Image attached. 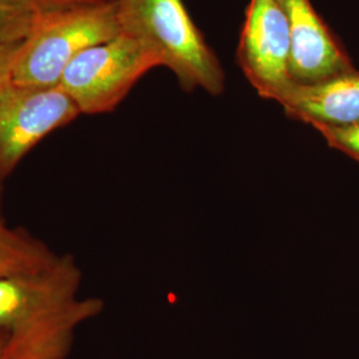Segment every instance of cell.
I'll return each mask as SVG.
<instances>
[{
    "mask_svg": "<svg viewBox=\"0 0 359 359\" xmlns=\"http://www.w3.org/2000/svg\"><path fill=\"white\" fill-rule=\"evenodd\" d=\"M81 270L72 255L0 280L4 359H67L77 327L102 313L100 298H81Z\"/></svg>",
    "mask_w": 359,
    "mask_h": 359,
    "instance_id": "1",
    "label": "cell"
},
{
    "mask_svg": "<svg viewBox=\"0 0 359 359\" xmlns=\"http://www.w3.org/2000/svg\"><path fill=\"white\" fill-rule=\"evenodd\" d=\"M121 34L137 40L167 67L187 92L218 96L225 72L182 0H115Z\"/></svg>",
    "mask_w": 359,
    "mask_h": 359,
    "instance_id": "2",
    "label": "cell"
},
{
    "mask_svg": "<svg viewBox=\"0 0 359 359\" xmlns=\"http://www.w3.org/2000/svg\"><path fill=\"white\" fill-rule=\"evenodd\" d=\"M115 1L39 15L15 62L13 84L59 87L81 52L120 35Z\"/></svg>",
    "mask_w": 359,
    "mask_h": 359,
    "instance_id": "3",
    "label": "cell"
},
{
    "mask_svg": "<svg viewBox=\"0 0 359 359\" xmlns=\"http://www.w3.org/2000/svg\"><path fill=\"white\" fill-rule=\"evenodd\" d=\"M158 59L124 34L81 52L67 67L59 87L84 115L112 112Z\"/></svg>",
    "mask_w": 359,
    "mask_h": 359,
    "instance_id": "4",
    "label": "cell"
},
{
    "mask_svg": "<svg viewBox=\"0 0 359 359\" xmlns=\"http://www.w3.org/2000/svg\"><path fill=\"white\" fill-rule=\"evenodd\" d=\"M80 115L60 87L8 84L0 90V182L39 142Z\"/></svg>",
    "mask_w": 359,
    "mask_h": 359,
    "instance_id": "5",
    "label": "cell"
},
{
    "mask_svg": "<svg viewBox=\"0 0 359 359\" xmlns=\"http://www.w3.org/2000/svg\"><path fill=\"white\" fill-rule=\"evenodd\" d=\"M237 62L257 93L274 100L290 75V31L280 0H250L237 48Z\"/></svg>",
    "mask_w": 359,
    "mask_h": 359,
    "instance_id": "6",
    "label": "cell"
},
{
    "mask_svg": "<svg viewBox=\"0 0 359 359\" xmlns=\"http://www.w3.org/2000/svg\"><path fill=\"white\" fill-rule=\"evenodd\" d=\"M290 31V75L310 84L355 69L310 0H280Z\"/></svg>",
    "mask_w": 359,
    "mask_h": 359,
    "instance_id": "7",
    "label": "cell"
},
{
    "mask_svg": "<svg viewBox=\"0 0 359 359\" xmlns=\"http://www.w3.org/2000/svg\"><path fill=\"white\" fill-rule=\"evenodd\" d=\"M287 117L314 129L346 127L359 121V71L317 83H292L277 99Z\"/></svg>",
    "mask_w": 359,
    "mask_h": 359,
    "instance_id": "8",
    "label": "cell"
},
{
    "mask_svg": "<svg viewBox=\"0 0 359 359\" xmlns=\"http://www.w3.org/2000/svg\"><path fill=\"white\" fill-rule=\"evenodd\" d=\"M56 256L38 238L0 221V280L43 268Z\"/></svg>",
    "mask_w": 359,
    "mask_h": 359,
    "instance_id": "9",
    "label": "cell"
},
{
    "mask_svg": "<svg viewBox=\"0 0 359 359\" xmlns=\"http://www.w3.org/2000/svg\"><path fill=\"white\" fill-rule=\"evenodd\" d=\"M38 16L25 0H0V40H25Z\"/></svg>",
    "mask_w": 359,
    "mask_h": 359,
    "instance_id": "10",
    "label": "cell"
},
{
    "mask_svg": "<svg viewBox=\"0 0 359 359\" xmlns=\"http://www.w3.org/2000/svg\"><path fill=\"white\" fill-rule=\"evenodd\" d=\"M317 130L330 148L359 163V121L346 127H323Z\"/></svg>",
    "mask_w": 359,
    "mask_h": 359,
    "instance_id": "11",
    "label": "cell"
},
{
    "mask_svg": "<svg viewBox=\"0 0 359 359\" xmlns=\"http://www.w3.org/2000/svg\"><path fill=\"white\" fill-rule=\"evenodd\" d=\"M22 41L23 40H0V90L13 83V67L20 51Z\"/></svg>",
    "mask_w": 359,
    "mask_h": 359,
    "instance_id": "12",
    "label": "cell"
},
{
    "mask_svg": "<svg viewBox=\"0 0 359 359\" xmlns=\"http://www.w3.org/2000/svg\"><path fill=\"white\" fill-rule=\"evenodd\" d=\"M39 15L41 13H56L67 8L81 7V6H92L109 3L115 0H25Z\"/></svg>",
    "mask_w": 359,
    "mask_h": 359,
    "instance_id": "13",
    "label": "cell"
},
{
    "mask_svg": "<svg viewBox=\"0 0 359 359\" xmlns=\"http://www.w3.org/2000/svg\"><path fill=\"white\" fill-rule=\"evenodd\" d=\"M4 348H6V334L0 332V359H4Z\"/></svg>",
    "mask_w": 359,
    "mask_h": 359,
    "instance_id": "14",
    "label": "cell"
},
{
    "mask_svg": "<svg viewBox=\"0 0 359 359\" xmlns=\"http://www.w3.org/2000/svg\"><path fill=\"white\" fill-rule=\"evenodd\" d=\"M0 221H3V218H1V188H0Z\"/></svg>",
    "mask_w": 359,
    "mask_h": 359,
    "instance_id": "15",
    "label": "cell"
}]
</instances>
